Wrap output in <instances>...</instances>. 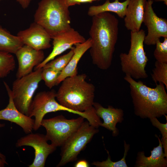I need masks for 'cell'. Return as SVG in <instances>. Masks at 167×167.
<instances>
[{"mask_svg":"<svg viewBox=\"0 0 167 167\" xmlns=\"http://www.w3.org/2000/svg\"><path fill=\"white\" fill-rule=\"evenodd\" d=\"M119 21L109 12L92 17L89 34V52L93 64L102 70L110 67L118 33Z\"/></svg>","mask_w":167,"mask_h":167,"instance_id":"cell-1","label":"cell"},{"mask_svg":"<svg viewBox=\"0 0 167 167\" xmlns=\"http://www.w3.org/2000/svg\"><path fill=\"white\" fill-rule=\"evenodd\" d=\"M124 79L129 84L134 113L143 119L160 118L167 114V94L164 85L156 84L154 88L128 75Z\"/></svg>","mask_w":167,"mask_h":167,"instance_id":"cell-2","label":"cell"},{"mask_svg":"<svg viewBox=\"0 0 167 167\" xmlns=\"http://www.w3.org/2000/svg\"><path fill=\"white\" fill-rule=\"evenodd\" d=\"M86 78V75L83 74L64 79L56 92L58 102L78 112L93 110L95 88L93 84L87 81Z\"/></svg>","mask_w":167,"mask_h":167,"instance_id":"cell-3","label":"cell"},{"mask_svg":"<svg viewBox=\"0 0 167 167\" xmlns=\"http://www.w3.org/2000/svg\"><path fill=\"white\" fill-rule=\"evenodd\" d=\"M34 19V22L42 27L52 39L71 28L69 7L64 0H41Z\"/></svg>","mask_w":167,"mask_h":167,"instance_id":"cell-4","label":"cell"},{"mask_svg":"<svg viewBox=\"0 0 167 167\" xmlns=\"http://www.w3.org/2000/svg\"><path fill=\"white\" fill-rule=\"evenodd\" d=\"M143 29L131 33V45L128 53L119 55L122 71L134 79H145L148 75L145 70L148 59L144 49L145 36Z\"/></svg>","mask_w":167,"mask_h":167,"instance_id":"cell-5","label":"cell"},{"mask_svg":"<svg viewBox=\"0 0 167 167\" xmlns=\"http://www.w3.org/2000/svg\"><path fill=\"white\" fill-rule=\"evenodd\" d=\"M42 68L36 69L17 78L13 83L11 92L14 103L19 111L28 116L34 94L42 80Z\"/></svg>","mask_w":167,"mask_h":167,"instance_id":"cell-6","label":"cell"},{"mask_svg":"<svg viewBox=\"0 0 167 167\" xmlns=\"http://www.w3.org/2000/svg\"><path fill=\"white\" fill-rule=\"evenodd\" d=\"M85 118L80 116L76 118L68 119L62 115L43 119L41 123L46 130V137L51 144L57 147L61 146L78 129Z\"/></svg>","mask_w":167,"mask_h":167,"instance_id":"cell-7","label":"cell"},{"mask_svg":"<svg viewBox=\"0 0 167 167\" xmlns=\"http://www.w3.org/2000/svg\"><path fill=\"white\" fill-rule=\"evenodd\" d=\"M88 121H84L78 129L61 146V159L57 165L59 167L75 161L80 152L99 132Z\"/></svg>","mask_w":167,"mask_h":167,"instance_id":"cell-8","label":"cell"},{"mask_svg":"<svg viewBox=\"0 0 167 167\" xmlns=\"http://www.w3.org/2000/svg\"><path fill=\"white\" fill-rule=\"evenodd\" d=\"M56 92L54 89L40 92L33 98L28 116L35 117L33 130L36 131L39 128L44 116L49 113L65 111L78 115L81 114L80 112L66 107L58 102L56 100Z\"/></svg>","mask_w":167,"mask_h":167,"instance_id":"cell-9","label":"cell"},{"mask_svg":"<svg viewBox=\"0 0 167 167\" xmlns=\"http://www.w3.org/2000/svg\"><path fill=\"white\" fill-rule=\"evenodd\" d=\"M45 135L39 133H31L19 139L16 143V147L29 146L35 151V157L29 167H44L46 159L57 147L48 143Z\"/></svg>","mask_w":167,"mask_h":167,"instance_id":"cell-10","label":"cell"},{"mask_svg":"<svg viewBox=\"0 0 167 167\" xmlns=\"http://www.w3.org/2000/svg\"><path fill=\"white\" fill-rule=\"evenodd\" d=\"M153 2L147 1L143 21L148 29L144 43L148 45H155L161 37H167V20L157 15L152 7Z\"/></svg>","mask_w":167,"mask_h":167,"instance_id":"cell-11","label":"cell"},{"mask_svg":"<svg viewBox=\"0 0 167 167\" xmlns=\"http://www.w3.org/2000/svg\"><path fill=\"white\" fill-rule=\"evenodd\" d=\"M52 39L53 48L52 52L43 62L35 67V70L42 68L49 61L66 50L73 48L75 44L82 43L86 40L78 31L71 28L55 36Z\"/></svg>","mask_w":167,"mask_h":167,"instance_id":"cell-12","label":"cell"},{"mask_svg":"<svg viewBox=\"0 0 167 167\" xmlns=\"http://www.w3.org/2000/svg\"><path fill=\"white\" fill-rule=\"evenodd\" d=\"M17 36L24 45L37 50H43L51 46L50 35L42 27L35 22L28 28L19 31Z\"/></svg>","mask_w":167,"mask_h":167,"instance_id":"cell-13","label":"cell"},{"mask_svg":"<svg viewBox=\"0 0 167 167\" xmlns=\"http://www.w3.org/2000/svg\"><path fill=\"white\" fill-rule=\"evenodd\" d=\"M15 54L18 64L17 78L32 72L33 68L41 63L45 58L43 50H37L26 45H23Z\"/></svg>","mask_w":167,"mask_h":167,"instance_id":"cell-14","label":"cell"},{"mask_svg":"<svg viewBox=\"0 0 167 167\" xmlns=\"http://www.w3.org/2000/svg\"><path fill=\"white\" fill-rule=\"evenodd\" d=\"M9 97L7 106L0 110V120L14 122L20 126L26 134L32 132L35 120L20 112L16 107L13 99L11 90L7 83L4 82Z\"/></svg>","mask_w":167,"mask_h":167,"instance_id":"cell-15","label":"cell"},{"mask_svg":"<svg viewBox=\"0 0 167 167\" xmlns=\"http://www.w3.org/2000/svg\"><path fill=\"white\" fill-rule=\"evenodd\" d=\"M93 107L96 114L103 120L100 126L112 132L113 136L119 134V130L116 127L118 123H121L124 120V111L120 108H115L111 105L107 108L103 107L98 103H94Z\"/></svg>","mask_w":167,"mask_h":167,"instance_id":"cell-16","label":"cell"},{"mask_svg":"<svg viewBox=\"0 0 167 167\" xmlns=\"http://www.w3.org/2000/svg\"><path fill=\"white\" fill-rule=\"evenodd\" d=\"M147 0H129L124 18L125 26L132 32L139 31L143 23Z\"/></svg>","mask_w":167,"mask_h":167,"instance_id":"cell-17","label":"cell"},{"mask_svg":"<svg viewBox=\"0 0 167 167\" xmlns=\"http://www.w3.org/2000/svg\"><path fill=\"white\" fill-rule=\"evenodd\" d=\"M155 136L158 139L159 145L151 151V155L146 156L143 151L138 152L137 154L135 167H166L167 158L165 156L162 141L156 134Z\"/></svg>","mask_w":167,"mask_h":167,"instance_id":"cell-18","label":"cell"},{"mask_svg":"<svg viewBox=\"0 0 167 167\" xmlns=\"http://www.w3.org/2000/svg\"><path fill=\"white\" fill-rule=\"evenodd\" d=\"M91 43V40L89 38L83 43L75 45L73 55L66 67L61 72L58 79L56 85L59 84L66 78L78 74V64L85 53L89 49Z\"/></svg>","mask_w":167,"mask_h":167,"instance_id":"cell-19","label":"cell"},{"mask_svg":"<svg viewBox=\"0 0 167 167\" xmlns=\"http://www.w3.org/2000/svg\"><path fill=\"white\" fill-rule=\"evenodd\" d=\"M129 1V0H126L120 2L119 0H114L110 2V0H106L102 5L90 6L88 15L92 17L101 13L111 12L116 13L120 18H123Z\"/></svg>","mask_w":167,"mask_h":167,"instance_id":"cell-20","label":"cell"},{"mask_svg":"<svg viewBox=\"0 0 167 167\" xmlns=\"http://www.w3.org/2000/svg\"><path fill=\"white\" fill-rule=\"evenodd\" d=\"M23 45L17 36L11 34L0 25V50L15 54Z\"/></svg>","mask_w":167,"mask_h":167,"instance_id":"cell-21","label":"cell"},{"mask_svg":"<svg viewBox=\"0 0 167 167\" xmlns=\"http://www.w3.org/2000/svg\"><path fill=\"white\" fill-rule=\"evenodd\" d=\"M15 67V58L12 54L0 50V79L6 77Z\"/></svg>","mask_w":167,"mask_h":167,"instance_id":"cell-22","label":"cell"},{"mask_svg":"<svg viewBox=\"0 0 167 167\" xmlns=\"http://www.w3.org/2000/svg\"><path fill=\"white\" fill-rule=\"evenodd\" d=\"M124 152L123 157L120 160L117 161H113L111 160L109 152L107 150L108 156L107 160L101 162L98 161H94L92 165L97 167H127L126 158L127 153L130 148L129 144H127L124 141Z\"/></svg>","mask_w":167,"mask_h":167,"instance_id":"cell-23","label":"cell"},{"mask_svg":"<svg viewBox=\"0 0 167 167\" xmlns=\"http://www.w3.org/2000/svg\"><path fill=\"white\" fill-rule=\"evenodd\" d=\"M151 75L153 81L156 84L162 83L167 89V63L156 61Z\"/></svg>","mask_w":167,"mask_h":167,"instance_id":"cell-24","label":"cell"},{"mask_svg":"<svg viewBox=\"0 0 167 167\" xmlns=\"http://www.w3.org/2000/svg\"><path fill=\"white\" fill-rule=\"evenodd\" d=\"M74 47L67 54L49 61L43 68H50L62 71L67 65L73 55L74 53Z\"/></svg>","mask_w":167,"mask_h":167,"instance_id":"cell-25","label":"cell"},{"mask_svg":"<svg viewBox=\"0 0 167 167\" xmlns=\"http://www.w3.org/2000/svg\"><path fill=\"white\" fill-rule=\"evenodd\" d=\"M61 72L52 68H43L41 74L42 80L48 88L51 89L56 85Z\"/></svg>","mask_w":167,"mask_h":167,"instance_id":"cell-26","label":"cell"},{"mask_svg":"<svg viewBox=\"0 0 167 167\" xmlns=\"http://www.w3.org/2000/svg\"><path fill=\"white\" fill-rule=\"evenodd\" d=\"M164 38L163 42H161L160 39L156 42L153 55L156 61L167 63V37Z\"/></svg>","mask_w":167,"mask_h":167,"instance_id":"cell-27","label":"cell"},{"mask_svg":"<svg viewBox=\"0 0 167 167\" xmlns=\"http://www.w3.org/2000/svg\"><path fill=\"white\" fill-rule=\"evenodd\" d=\"M152 125L158 129L162 135L161 139L162 143L164 152L167 158V122L165 123H161L156 117H152L149 119Z\"/></svg>","mask_w":167,"mask_h":167,"instance_id":"cell-28","label":"cell"},{"mask_svg":"<svg viewBox=\"0 0 167 167\" xmlns=\"http://www.w3.org/2000/svg\"><path fill=\"white\" fill-rule=\"evenodd\" d=\"M64 1L69 7L75 5H79L81 3H91L92 0H64Z\"/></svg>","mask_w":167,"mask_h":167,"instance_id":"cell-29","label":"cell"},{"mask_svg":"<svg viewBox=\"0 0 167 167\" xmlns=\"http://www.w3.org/2000/svg\"><path fill=\"white\" fill-rule=\"evenodd\" d=\"M89 165L87 161L84 160L78 161L74 165L75 167H88Z\"/></svg>","mask_w":167,"mask_h":167,"instance_id":"cell-30","label":"cell"},{"mask_svg":"<svg viewBox=\"0 0 167 167\" xmlns=\"http://www.w3.org/2000/svg\"><path fill=\"white\" fill-rule=\"evenodd\" d=\"M24 9L28 7L31 0H16Z\"/></svg>","mask_w":167,"mask_h":167,"instance_id":"cell-31","label":"cell"},{"mask_svg":"<svg viewBox=\"0 0 167 167\" xmlns=\"http://www.w3.org/2000/svg\"><path fill=\"white\" fill-rule=\"evenodd\" d=\"M5 164L8 165L6 160L0 158V167H3Z\"/></svg>","mask_w":167,"mask_h":167,"instance_id":"cell-32","label":"cell"},{"mask_svg":"<svg viewBox=\"0 0 167 167\" xmlns=\"http://www.w3.org/2000/svg\"><path fill=\"white\" fill-rule=\"evenodd\" d=\"M5 126L4 124H2L0 123V128L4 127ZM0 158L3 159L4 160H6V157L5 155L2 154L0 152Z\"/></svg>","mask_w":167,"mask_h":167,"instance_id":"cell-33","label":"cell"},{"mask_svg":"<svg viewBox=\"0 0 167 167\" xmlns=\"http://www.w3.org/2000/svg\"><path fill=\"white\" fill-rule=\"evenodd\" d=\"M155 2H163L164 3L167 5V0H155Z\"/></svg>","mask_w":167,"mask_h":167,"instance_id":"cell-34","label":"cell"},{"mask_svg":"<svg viewBox=\"0 0 167 167\" xmlns=\"http://www.w3.org/2000/svg\"><path fill=\"white\" fill-rule=\"evenodd\" d=\"M93 1H99L100 0H92Z\"/></svg>","mask_w":167,"mask_h":167,"instance_id":"cell-35","label":"cell"},{"mask_svg":"<svg viewBox=\"0 0 167 167\" xmlns=\"http://www.w3.org/2000/svg\"><path fill=\"white\" fill-rule=\"evenodd\" d=\"M1 0H0V1H1Z\"/></svg>","mask_w":167,"mask_h":167,"instance_id":"cell-36","label":"cell"}]
</instances>
